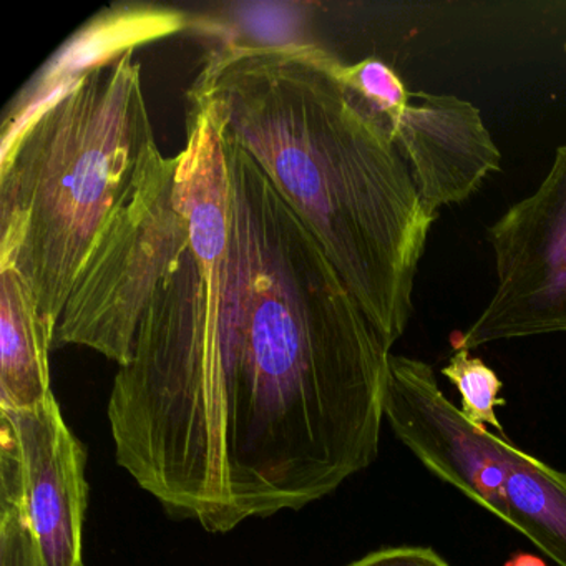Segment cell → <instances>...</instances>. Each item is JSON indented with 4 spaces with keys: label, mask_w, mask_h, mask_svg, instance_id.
<instances>
[{
    "label": "cell",
    "mask_w": 566,
    "mask_h": 566,
    "mask_svg": "<svg viewBox=\"0 0 566 566\" xmlns=\"http://www.w3.org/2000/svg\"><path fill=\"white\" fill-rule=\"evenodd\" d=\"M177 170L178 155H151L82 264L54 347L74 344L120 367L130 363L142 317L190 237Z\"/></svg>",
    "instance_id": "obj_4"
},
{
    "label": "cell",
    "mask_w": 566,
    "mask_h": 566,
    "mask_svg": "<svg viewBox=\"0 0 566 566\" xmlns=\"http://www.w3.org/2000/svg\"><path fill=\"white\" fill-rule=\"evenodd\" d=\"M496 287L453 349L496 340L566 333V144L530 197L512 205L486 231Z\"/></svg>",
    "instance_id": "obj_5"
},
{
    "label": "cell",
    "mask_w": 566,
    "mask_h": 566,
    "mask_svg": "<svg viewBox=\"0 0 566 566\" xmlns=\"http://www.w3.org/2000/svg\"><path fill=\"white\" fill-rule=\"evenodd\" d=\"M384 124L432 217L469 200L502 168V154L479 108L455 95L410 92L409 102Z\"/></svg>",
    "instance_id": "obj_8"
},
{
    "label": "cell",
    "mask_w": 566,
    "mask_h": 566,
    "mask_svg": "<svg viewBox=\"0 0 566 566\" xmlns=\"http://www.w3.org/2000/svg\"><path fill=\"white\" fill-rule=\"evenodd\" d=\"M384 419L433 475L509 522L505 480L512 442L473 426L447 399L432 366L390 354Z\"/></svg>",
    "instance_id": "obj_6"
},
{
    "label": "cell",
    "mask_w": 566,
    "mask_h": 566,
    "mask_svg": "<svg viewBox=\"0 0 566 566\" xmlns=\"http://www.w3.org/2000/svg\"><path fill=\"white\" fill-rule=\"evenodd\" d=\"M506 525L518 530L543 555L566 566V472L512 443L505 480Z\"/></svg>",
    "instance_id": "obj_11"
},
{
    "label": "cell",
    "mask_w": 566,
    "mask_h": 566,
    "mask_svg": "<svg viewBox=\"0 0 566 566\" xmlns=\"http://www.w3.org/2000/svg\"><path fill=\"white\" fill-rule=\"evenodd\" d=\"M442 374L459 390L460 410L473 426L479 429L493 427L500 436H505L496 417V407L505 406V399L500 396L503 382L492 367L480 357H473L469 349H453Z\"/></svg>",
    "instance_id": "obj_12"
},
{
    "label": "cell",
    "mask_w": 566,
    "mask_h": 566,
    "mask_svg": "<svg viewBox=\"0 0 566 566\" xmlns=\"http://www.w3.org/2000/svg\"><path fill=\"white\" fill-rule=\"evenodd\" d=\"M190 24L184 12L150 4L115 6L82 25L8 105L2 144L8 147L29 118L84 75L145 42L167 38Z\"/></svg>",
    "instance_id": "obj_9"
},
{
    "label": "cell",
    "mask_w": 566,
    "mask_h": 566,
    "mask_svg": "<svg viewBox=\"0 0 566 566\" xmlns=\"http://www.w3.org/2000/svg\"><path fill=\"white\" fill-rule=\"evenodd\" d=\"M339 81L373 112L380 122H386L409 102L410 92L392 67L379 59H366L357 64L337 62Z\"/></svg>",
    "instance_id": "obj_13"
},
{
    "label": "cell",
    "mask_w": 566,
    "mask_h": 566,
    "mask_svg": "<svg viewBox=\"0 0 566 566\" xmlns=\"http://www.w3.org/2000/svg\"><path fill=\"white\" fill-rule=\"evenodd\" d=\"M347 566H452L426 546H390L377 549Z\"/></svg>",
    "instance_id": "obj_14"
},
{
    "label": "cell",
    "mask_w": 566,
    "mask_h": 566,
    "mask_svg": "<svg viewBox=\"0 0 566 566\" xmlns=\"http://www.w3.org/2000/svg\"><path fill=\"white\" fill-rule=\"evenodd\" d=\"M0 432L18 453L39 566H84L87 453L54 392L31 409H0Z\"/></svg>",
    "instance_id": "obj_7"
},
{
    "label": "cell",
    "mask_w": 566,
    "mask_h": 566,
    "mask_svg": "<svg viewBox=\"0 0 566 566\" xmlns=\"http://www.w3.org/2000/svg\"><path fill=\"white\" fill-rule=\"evenodd\" d=\"M223 138L213 377L142 490L210 533L304 509L379 455L390 349L256 161Z\"/></svg>",
    "instance_id": "obj_1"
},
{
    "label": "cell",
    "mask_w": 566,
    "mask_h": 566,
    "mask_svg": "<svg viewBox=\"0 0 566 566\" xmlns=\"http://www.w3.org/2000/svg\"><path fill=\"white\" fill-rule=\"evenodd\" d=\"M503 566H548L545 559L539 558L538 555L533 553L518 552L515 555L510 556Z\"/></svg>",
    "instance_id": "obj_15"
},
{
    "label": "cell",
    "mask_w": 566,
    "mask_h": 566,
    "mask_svg": "<svg viewBox=\"0 0 566 566\" xmlns=\"http://www.w3.org/2000/svg\"><path fill=\"white\" fill-rule=\"evenodd\" d=\"M565 54H566V45H565Z\"/></svg>",
    "instance_id": "obj_16"
},
{
    "label": "cell",
    "mask_w": 566,
    "mask_h": 566,
    "mask_svg": "<svg viewBox=\"0 0 566 566\" xmlns=\"http://www.w3.org/2000/svg\"><path fill=\"white\" fill-rule=\"evenodd\" d=\"M310 42L224 41L188 92L303 221L387 349L406 333L437 217L389 128Z\"/></svg>",
    "instance_id": "obj_2"
},
{
    "label": "cell",
    "mask_w": 566,
    "mask_h": 566,
    "mask_svg": "<svg viewBox=\"0 0 566 566\" xmlns=\"http://www.w3.org/2000/svg\"><path fill=\"white\" fill-rule=\"evenodd\" d=\"M52 349L28 284L12 268H0V409H31L54 392Z\"/></svg>",
    "instance_id": "obj_10"
},
{
    "label": "cell",
    "mask_w": 566,
    "mask_h": 566,
    "mask_svg": "<svg viewBox=\"0 0 566 566\" xmlns=\"http://www.w3.org/2000/svg\"><path fill=\"white\" fill-rule=\"evenodd\" d=\"M157 150L134 51L55 95L0 148V268L21 274L52 340L102 228Z\"/></svg>",
    "instance_id": "obj_3"
}]
</instances>
